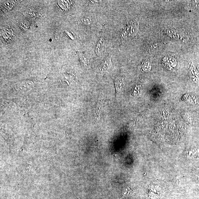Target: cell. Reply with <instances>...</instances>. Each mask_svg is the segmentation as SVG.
<instances>
[{
    "instance_id": "6da1fadb",
    "label": "cell",
    "mask_w": 199,
    "mask_h": 199,
    "mask_svg": "<svg viewBox=\"0 0 199 199\" xmlns=\"http://www.w3.org/2000/svg\"><path fill=\"white\" fill-rule=\"evenodd\" d=\"M104 43V39L101 36L98 41L97 42L95 50L96 54L97 55H99L101 54V50H102V48L103 45Z\"/></svg>"
},
{
    "instance_id": "7a4b0ae2",
    "label": "cell",
    "mask_w": 199,
    "mask_h": 199,
    "mask_svg": "<svg viewBox=\"0 0 199 199\" xmlns=\"http://www.w3.org/2000/svg\"><path fill=\"white\" fill-rule=\"evenodd\" d=\"M58 4L62 9L67 10L69 9L70 6V3L68 1H58Z\"/></svg>"
},
{
    "instance_id": "3957f363",
    "label": "cell",
    "mask_w": 199,
    "mask_h": 199,
    "mask_svg": "<svg viewBox=\"0 0 199 199\" xmlns=\"http://www.w3.org/2000/svg\"><path fill=\"white\" fill-rule=\"evenodd\" d=\"M109 63V59H106L101 64V70L102 71L105 70L107 69Z\"/></svg>"
},
{
    "instance_id": "277c9868",
    "label": "cell",
    "mask_w": 199,
    "mask_h": 199,
    "mask_svg": "<svg viewBox=\"0 0 199 199\" xmlns=\"http://www.w3.org/2000/svg\"><path fill=\"white\" fill-rule=\"evenodd\" d=\"M115 84L116 86V87L118 90H120L122 87L123 85V82L122 80L121 79H117L115 81Z\"/></svg>"
},
{
    "instance_id": "5b68a950",
    "label": "cell",
    "mask_w": 199,
    "mask_h": 199,
    "mask_svg": "<svg viewBox=\"0 0 199 199\" xmlns=\"http://www.w3.org/2000/svg\"><path fill=\"white\" fill-rule=\"evenodd\" d=\"M13 4L10 1H6L4 2L3 5L4 7L8 10H11L13 7Z\"/></svg>"
},
{
    "instance_id": "8992f818",
    "label": "cell",
    "mask_w": 199,
    "mask_h": 199,
    "mask_svg": "<svg viewBox=\"0 0 199 199\" xmlns=\"http://www.w3.org/2000/svg\"><path fill=\"white\" fill-rule=\"evenodd\" d=\"M81 21L83 23L87 25H90L92 22L91 20L88 17H84L82 19Z\"/></svg>"
},
{
    "instance_id": "52a82bcc",
    "label": "cell",
    "mask_w": 199,
    "mask_h": 199,
    "mask_svg": "<svg viewBox=\"0 0 199 199\" xmlns=\"http://www.w3.org/2000/svg\"><path fill=\"white\" fill-rule=\"evenodd\" d=\"M80 57L81 60L84 63V64L86 65L89 64V61L86 57L82 55H81L80 56Z\"/></svg>"
},
{
    "instance_id": "ba28073f",
    "label": "cell",
    "mask_w": 199,
    "mask_h": 199,
    "mask_svg": "<svg viewBox=\"0 0 199 199\" xmlns=\"http://www.w3.org/2000/svg\"><path fill=\"white\" fill-rule=\"evenodd\" d=\"M20 26L23 30H26L28 28V26L27 24L24 23H21L20 24Z\"/></svg>"
}]
</instances>
